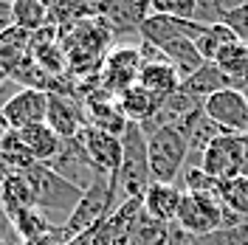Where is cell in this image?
<instances>
[{
	"label": "cell",
	"mask_w": 248,
	"mask_h": 245,
	"mask_svg": "<svg viewBox=\"0 0 248 245\" xmlns=\"http://www.w3.org/2000/svg\"><path fill=\"white\" fill-rule=\"evenodd\" d=\"M29 172V181L34 186V198H37V209L48 217V223L54 229H62L74 209L82 200V189H77L74 184H68L65 178H60L51 167H43V164H34V167L26 169Z\"/></svg>",
	"instance_id": "cell-1"
},
{
	"label": "cell",
	"mask_w": 248,
	"mask_h": 245,
	"mask_svg": "<svg viewBox=\"0 0 248 245\" xmlns=\"http://www.w3.org/2000/svg\"><path fill=\"white\" fill-rule=\"evenodd\" d=\"M122 167L113 175L116 189H119V206L127 200H141L153 184L150 158H147V136H144L141 124H127L122 136Z\"/></svg>",
	"instance_id": "cell-2"
},
{
	"label": "cell",
	"mask_w": 248,
	"mask_h": 245,
	"mask_svg": "<svg viewBox=\"0 0 248 245\" xmlns=\"http://www.w3.org/2000/svg\"><path fill=\"white\" fill-rule=\"evenodd\" d=\"M147 136V158L155 184H178L189 158V138L181 127H158Z\"/></svg>",
	"instance_id": "cell-3"
},
{
	"label": "cell",
	"mask_w": 248,
	"mask_h": 245,
	"mask_svg": "<svg viewBox=\"0 0 248 245\" xmlns=\"http://www.w3.org/2000/svg\"><path fill=\"white\" fill-rule=\"evenodd\" d=\"M223 223H226V212L217 195H184L175 217V226L195 240L215 234L217 229H223Z\"/></svg>",
	"instance_id": "cell-4"
},
{
	"label": "cell",
	"mask_w": 248,
	"mask_h": 245,
	"mask_svg": "<svg viewBox=\"0 0 248 245\" xmlns=\"http://www.w3.org/2000/svg\"><path fill=\"white\" fill-rule=\"evenodd\" d=\"M201 167L206 175L215 178L217 184L240 178L243 167H246V136H232V133L217 136L206 147Z\"/></svg>",
	"instance_id": "cell-5"
},
{
	"label": "cell",
	"mask_w": 248,
	"mask_h": 245,
	"mask_svg": "<svg viewBox=\"0 0 248 245\" xmlns=\"http://www.w3.org/2000/svg\"><path fill=\"white\" fill-rule=\"evenodd\" d=\"M141 68H144V60H141L139 46L110 48V54L102 62V71H99V85H102V91L119 99L127 88L139 85Z\"/></svg>",
	"instance_id": "cell-6"
},
{
	"label": "cell",
	"mask_w": 248,
	"mask_h": 245,
	"mask_svg": "<svg viewBox=\"0 0 248 245\" xmlns=\"http://www.w3.org/2000/svg\"><path fill=\"white\" fill-rule=\"evenodd\" d=\"M203 113L232 136H248V102L240 88H226L203 102Z\"/></svg>",
	"instance_id": "cell-7"
},
{
	"label": "cell",
	"mask_w": 248,
	"mask_h": 245,
	"mask_svg": "<svg viewBox=\"0 0 248 245\" xmlns=\"http://www.w3.org/2000/svg\"><path fill=\"white\" fill-rule=\"evenodd\" d=\"M48 167L54 169L60 178H65L68 184H74L77 189L82 192H88L105 172H99L96 164L91 161V155L85 153V147H82V141L79 138H71V141H62V150L60 155L48 164Z\"/></svg>",
	"instance_id": "cell-8"
},
{
	"label": "cell",
	"mask_w": 248,
	"mask_h": 245,
	"mask_svg": "<svg viewBox=\"0 0 248 245\" xmlns=\"http://www.w3.org/2000/svg\"><path fill=\"white\" fill-rule=\"evenodd\" d=\"M48 119V93L40 91H20L6 102V107L0 110V122L6 130H26L34 124H46Z\"/></svg>",
	"instance_id": "cell-9"
},
{
	"label": "cell",
	"mask_w": 248,
	"mask_h": 245,
	"mask_svg": "<svg viewBox=\"0 0 248 245\" xmlns=\"http://www.w3.org/2000/svg\"><path fill=\"white\" fill-rule=\"evenodd\" d=\"M46 124L60 138L71 141L79 138V133L88 127V110L79 96H62V93H48V119Z\"/></svg>",
	"instance_id": "cell-10"
},
{
	"label": "cell",
	"mask_w": 248,
	"mask_h": 245,
	"mask_svg": "<svg viewBox=\"0 0 248 245\" xmlns=\"http://www.w3.org/2000/svg\"><path fill=\"white\" fill-rule=\"evenodd\" d=\"M153 15V0H110L99 3V20L113 31V37L119 34H139L144 20Z\"/></svg>",
	"instance_id": "cell-11"
},
{
	"label": "cell",
	"mask_w": 248,
	"mask_h": 245,
	"mask_svg": "<svg viewBox=\"0 0 248 245\" xmlns=\"http://www.w3.org/2000/svg\"><path fill=\"white\" fill-rule=\"evenodd\" d=\"M206 26L195 23V20H178V17H167V15H150L141 26L139 37L141 43H150L155 48H164L172 40H198Z\"/></svg>",
	"instance_id": "cell-12"
},
{
	"label": "cell",
	"mask_w": 248,
	"mask_h": 245,
	"mask_svg": "<svg viewBox=\"0 0 248 245\" xmlns=\"http://www.w3.org/2000/svg\"><path fill=\"white\" fill-rule=\"evenodd\" d=\"M79 141L85 147V153L91 155V161L96 164L99 172L105 175H116L119 167H122V138L113 136V133H105V130H96V127H85L79 133Z\"/></svg>",
	"instance_id": "cell-13"
},
{
	"label": "cell",
	"mask_w": 248,
	"mask_h": 245,
	"mask_svg": "<svg viewBox=\"0 0 248 245\" xmlns=\"http://www.w3.org/2000/svg\"><path fill=\"white\" fill-rule=\"evenodd\" d=\"M85 110H88V127H96V130H105V133H113V136H124L127 130V119H124L122 107H119V99L110 96L108 91H102V85L85 99Z\"/></svg>",
	"instance_id": "cell-14"
},
{
	"label": "cell",
	"mask_w": 248,
	"mask_h": 245,
	"mask_svg": "<svg viewBox=\"0 0 248 245\" xmlns=\"http://www.w3.org/2000/svg\"><path fill=\"white\" fill-rule=\"evenodd\" d=\"M181 200H184V192H181V186L175 184H150V189L144 192V198H141V206H144V212L158 220V223H164V226H172L175 223V217H178V209H181Z\"/></svg>",
	"instance_id": "cell-15"
},
{
	"label": "cell",
	"mask_w": 248,
	"mask_h": 245,
	"mask_svg": "<svg viewBox=\"0 0 248 245\" xmlns=\"http://www.w3.org/2000/svg\"><path fill=\"white\" fill-rule=\"evenodd\" d=\"M139 85L144 91H150L155 99L164 105L170 96H175V93L181 91V77H178V71H175L167 60L164 62H147L139 74Z\"/></svg>",
	"instance_id": "cell-16"
},
{
	"label": "cell",
	"mask_w": 248,
	"mask_h": 245,
	"mask_svg": "<svg viewBox=\"0 0 248 245\" xmlns=\"http://www.w3.org/2000/svg\"><path fill=\"white\" fill-rule=\"evenodd\" d=\"M17 133L23 138L29 155L37 164H43V167H48V164L60 155L62 141H65V138H60L48 124H34V127H26V130H17Z\"/></svg>",
	"instance_id": "cell-17"
},
{
	"label": "cell",
	"mask_w": 248,
	"mask_h": 245,
	"mask_svg": "<svg viewBox=\"0 0 248 245\" xmlns=\"http://www.w3.org/2000/svg\"><path fill=\"white\" fill-rule=\"evenodd\" d=\"M217 200L226 212V223L223 226H232L240 220H248V178L240 175L234 181H223L217 184Z\"/></svg>",
	"instance_id": "cell-18"
},
{
	"label": "cell",
	"mask_w": 248,
	"mask_h": 245,
	"mask_svg": "<svg viewBox=\"0 0 248 245\" xmlns=\"http://www.w3.org/2000/svg\"><path fill=\"white\" fill-rule=\"evenodd\" d=\"M226 88H234V82L220 68H217L215 62H206L198 74H192L189 79L181 82V91L189 93L192 99H198V102H206L209 96H215V93L226 91Z\"/></svg>",
	"instance_id": "cell-19"
},
{
	"label": "cell",
	"mask_w": 248,
	"mask_h": 245,
	"mask_svg": "<svg viewBox=\"0 0 248 245\" xmlns=\"http://www.w3.org/2000/svg\"><path fill=\"white\" fill-rule=\"evenodd\" d=\"M0 200L9 209V214H15L20 209H37V198H34V186L29 181V172L20 169L12 172L0 181Z\"/></svg>",
	"instance_id": "cell-20"
},
{
	"label": "cell",
	"mask_w": 248,
	"mask_h": 245,
	"mask_svg": "<svg viewBox=\"0 0 248 245\" xmlns=\"http://www.w3.org/2000/svg\"><path fill=\"white\" fill-rule=\"evenodd\" d=\"M29 54H31V34L29 31L17 29V26L0 31V71L6 77H12Z\"/></svg>",
	"instance_id": "cell-21"
},
{
	"label": "cell",
	"mask_w": 248,
	"mask_h": 245,
	"mask_svg": "<svg viewBox=\"0 0 248 245\" xmlns=\"http://www.w3.org/2000/svg\"><path fill=\"white\" fill-rule=\"evenodd\" d=\"M119 107L130 124H147L161 110V102L150 91H144L141 85H133L119 96Z\"/></svg>",
	"instance_id": "cell-22"
},
{
	"label": "cell",
	"mask_w": 248,
	"mask_h": 245,
	"mask_svg": "<svg viewBox=\"0 0 248 245\" xmlns=\"http://www.w3.org/2000/svg\"><path fill=\"white\" fill-rule=\"evenodd\" d=\"M161 54L178 71L181 82L189 79L192 74H198L203 65H206V60L201 57V51H198V46L192 40H172V43H167V46L161 48Z\"/></svg>",
	"instance_id": "cell-23"
},
{
	"label": "cell",
	"mask_w": 248,
	"mask_h": 245,
	"mask_svg": "<svg viewBox=\"0 0 248 245\" xmlns=\"http://www.w3.org/2000/svg\"><path fill=\"white\" fill-rule=\"evenodd\" d=\"M215 65L232 79L234 88H237V85H246L248 82V46L246 43H232V46H226L217 54Z\"/></svg>",
	"instance_id": "cell-24"
},
{
	"label": "cell",
	"mask_w": 248,
	"mask_h": 245,
	"mask_svg": "<svg viewBox=\"0 0 248 245\" xmlns=\"http://www.w3.org/2000/svg\"><path fill=\"white\" fill-rule=\"evenodd\" d=\"M12 17H15L17 29L37 34L48 26V3H43V0H15L12 3Z\"/></svg>",
	"instance_id": "cell-25"
},
{
	"label": "cell",
	"mask_w": 248,
	"mask_h": 245,
	"mask_svg": "<svg viewBox=\"0 0 248 245\" xmlns=\"http://www.w3.org/2000/svg\"><path fill=\"white\" fill-rule=\"evenodd\" d=\"M232 43H237V37H234V31L229 29L226 23L206 26V31L195 40V46H198V51H201V57L206 62H215L217 54H220L226 46H232Z\"/></svg>",
	"instance_id": "cell-26"
},
{
	"label": "cell",
	"mask_w": 248,
	"mask_h": 245,
	"mask_svg": "<svg viewBox=\"0 0 248 245\" xmlns=\"http://www.w3.org/2000/svg\"><path fill=\"white\" fill-rule=\"evenodd\" d=\"M12 223H15L17 234L23 237V243L29 240H40V237H48L54 226L48 223V217L40 212V209H20L12 214Z\"/></svg>",
	"instance_id": "cell-27"
},
{
	"label": "cell",
	"mask_w": 248,
	"mask_h": 245,
	"mask_svg": "<svg viewBox=\"0 0 248 245\" xmlns=\"http://www.w3.org/2000/svg\"><path fill=\"white\" fill-rule=\"evenodd\" d=\"M198 245H248V220L232 223V226H223L209 237L195 240Z\"/></svg>",
	"instance_id": "cell-28"
},
{
	"label": "cell",
	"mask_w": 248,
	"mask_h": 245,
	"mask_svg": "<svg viewBox=\"0 0 248 245\" xmlns=\"http://www.w3.org/2000/svg\"><path fill=\"white\" fill-rule=\"evenodd\" d=\"M153 15H167L178 20H195L198 0H153Z\"/></svg>",
	"instance_id": "cell-29"
},
{
	"label": "cell",
	"mask_w": 248,
	"mask_h": 245,
	"mask_svg": "<svg viewBox=\"0 0 248 245\" xmlns=\"http://www.w3.org/2000/svg\"><path fill=\"white\" fill-rule=\"evenodd\" d=\"M223 23H226V26L234 31L237 43H246V46H248V3L234 6L232 12L223 17Z\"/></svg>",
	"instance_id": "cell-30"
},
{
	"label": "cell",
	"mask_w": 248,
	"mask_h": 245,
	"mask_svg": "<svg viewBox=\"0 0 248 245\" xmlns=\"http://www.w3.org/2000/svg\"><path fill=\"white\" fill-rule=\"evenodd\" d=\"M167 245H198L195 237H189L186 231H181L175 223L170 226V234H167Z\"/></svg>",
	"instance_id": "cell-31"
},
{
	"label": "cell",
	"mask_w": 248,
	"mask_h": 245,
	"mask_svg": "<svg viewBox=\"0 0 248 245\" xmlns=\"http://www.w3.org/2000/svg\"><path fill=\"white\" fill-rule=\"evenodd\" d=\"M23 245H62V240L57 237V229L51 231L48 237H40V240H29V243H23Z\"/></svg>",
	"instance_id": "cell-32"
},
{
	"label": "cell",
	"mask_w": 248,
	"mask_h": 245,
	"mask_svg": "<svg viewBox=\"0 0 248 245\" xmlns=\"http://www.w3.org/2000/svg\"><path fill=\"white\" fill-rule=\"evenodd\" d=\"M243 175L248 178V136H246V167H243Z\"/></svg>",
	"instance_id": "cell-33"
},
{
	"label": "cell",
	"mask_w": 248,
	"mask_h": 245,
	"mask_svg": "<svg viewBox=\"0 0 248 245\" xmlns=\"http://www.w3.org/2000/svg\"><path fill=\"white\" fill-rule=\"evenodd\" d=\"M237 88H240V93L246 96V102H248V82H246V85H237Z\"/></svg>",
	"instance_id": "cell-34"
},
{
	"label": "cell",
	"mask_w": 248,
	"mask_h": 245,
	"mask_svg": "<svg viewBox=\"0 0 248 245\" xmlns=\"http://www.w3.org/2000/svg\"><path fill=\"white\" fill-rule=\"evenodd\" d=\"M6 82H9V77H6V74H3V71H0V88H3V85H6Z\"/></svg>",
	"instance_id": "cell-35"
}]
</instances>
